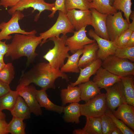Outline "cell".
<instances>
[{"mask_svg": "<svg viewBox=\"0 0 134 134\" xmlns=\"http://www.w3.org/2000/svg\"><path fill=\"white\" fill-rule=\"evenodd\" d=\"M90 2H91L93 1V0H88Z\"/></svg>", "mask_w": 134, "mask_h": 134, "instance_id": "49", "label": "cell"}, {"mask_svg": "<svg viewBox=\"0 0 134 134\" xmlns=\"http://www.w3.org/2000/svg\"><path fill=\"white\" fill-rule=\"evenodd\" d=\"M86 26L78 31H74L73 35L67 37L65 41L66 45L69 48V51L73 54L77 51L82 49L86 45L95 41L89 38L86 34Z\"/></svg>", "mask_w": 134, "mask_h": 134, "instance_id": "12", "label": "cell"}, {"mask_svg": "<svg viewBox=\"0 0 134 134\" xmlns=\"http://www.w3.org/2000/svg\"><path fill=\"white\" fill-rule=\"evenodd\" d=\"M114 55L120 58L128 60L132 62H134V46L117 47Z\"/></svg>", "mask_w": 134, "mask_h": 134, "instance_id": "35", "label": "cell"}, {"mask_svg": "<svg viewBox=\"0 0 134 134\" xmlns=\"http://www.w3.org/2000/svg\"><path fill=\"white\" fill-rule=\"evenodd\" d=\"M59 77L67 81H69L67 75L60 69L52 68L49 63L39 62L29 70L23 73L19 80L16 90L34 83L41 89L46 90L56 88L55 82Z\"/></svg>", "mask_w": 134, "mask_h": 134, "instance_id": "1", "label": "cell"}, {"mask_svg": "<svg viewBox=\"0 0 134 134\" xmlns=\"http://www.w3.org/2000/svg\"><path fill=\"white\" fill-rule=\"evenodd\" d=\"M7 124L5 119H0V134H8L7 130Z\"/></svg>", "mask_w": 134, "mask_h": 134, "instance_id": "41", "label": "cell"}, {"mask_svg": "<svg viewBox=\"0 0 134 134\" xmlns=\"http://www.w3.org/2000/svg\"><path fill=\"white\" fill-rule=\"evenodd\" d=\"M106 93H100L84 104H80L81 115L100 118L105 113L107 108Z\"/></svg>", "mask_w": 134, "mask_h": 134, "instance_id": "6", "label": "cell"}, {"mask_svg": "<svg viewBox=\"0 0 134 134\" xmlns=\"http://www.w3.org/2000/svg\"><path fill=\"white\" fill-rule=\"evenodd\" d=\"M78 85L80 91L81 99L85 102L101 93L100 89L93 81L89 80Z\"/></svg>", "mask_w": 134, "mask_h": 134, "instance_id": "23", "label": "cell"}, {"mask_svg": "<svg viewBox=\"0 0 134 134\" xmlns=\"http://www.w3.org/2000/svg\"><path fill=\"white\" fill-rule=\"evenodd\" d=\"M4 55L0 53V63H5L3 60Z\"/></svg>", "mask_w": 134, "mask_h": 134, "instance_id": "46", "label": "cell"}, {"mask_svg": "<svg viewBox=\"0 0 134 134\" xmlns=\"http://www.w3.org/2000/svg\"><path fill=\"white\" fill-rule=\"evenodd\" d=\"M102 60L98 58L89 65L84 68L80 69V74L77 80L70 84L73 86L87 82L90 77L94 75L98 69L102 66Z\"/></svg>", "mask_w": 134, "mask_h": 134, "instance_id": "19", "label": "cell"}, {"mask_svg": "<svg viewBox=\"0 0 134 134\" xmlns=\"http://www.w3.org/2000/svg\"><path fill=\"white\" fill-rule=\"evenodd\" d=\"M101 66L120 77L134 75V63L128 60L114 55L110 56L103 60Z\"/></svg>", "mask_w": 134, "mask_h": 134, "instance_id": "4", "label": "cell"}, {"mask_svg": "<svg viewBox=\"0 0 134 134\" xmlns=\"http://www.w3.org/2000/svg\"><path fill=\"white\" fill-rule=\"evenodd\" d=\"M98 44L96 41L84 46L82 49V55L79 60L78 66L79 68L86 67L98 59Z\"/></svg>", "mask_w": 134, "mask_h": 134, "instance_id": "18", "label": "cell"}, {"mask_svg": "<svg viewBox=\"0 0 134 134\" xmlns=\"http://www.w3.org/2000/svg\"><path fill=\"white\" fill-rule=\"evenodd\" d=\"M6 64L0 63V71L4 67Z\"/></svg>", "mask_w": 134, "mask_h": 134, "instance_id": "47", "label": "cell"}, {"mask_svg": "<svg viewBox=\"0 0 134 134\" xmlns=\"http://www.w3.org/2000/svg\"><path fill=\"white\" fill-rule=\"evenodd\" d=\"M11 90L9 84L0 80V98L5 95Z\"/></svg>", "mask_w": 134, "mask_h": 134, "instance_id": "40", "label": "cell"}, {"mask_svg": "<svg viewBox=\"0 0 134 134\" xmlns=\"http://www.w3.org/2000/svg\"><path fill=\"white\" fill-rule=\"evenodd\" d=\"M20 11H16L11 15L12 17L7 22L1 24V29L0 32V40H9L12 36L10 35L14 34H35L37 31L35 30L26 32L22 29L20 26L19 21L24 17V15Z\"/></svg>", "mask_w": 134, "mask_h": 134, "instance_id": "7", "label": "cell"}, {"mask_svg": "<svg viewBox=\"0 0 134 134\" xmlns=\"http://www.w3.org/2000/svg\"><path fill=\"white\" fill-rule=\"evenodd\" d=\"M46 90L45 89L36 90V98L40 107L47 110L61 114L63 112V106L56 105L50 101L48 97Z\"/></svg>", "mask_w": 134, "mask_h": 134, "instance_id": "22", "label": "cell"}, {"mask_svg": "<svg viewBox=\"0 0 134 134\" xmlns=\"http://www.w3.org/2000/svg\"><path fill=\"white\" fill-rule=\"evenodd\" d=\"M83 53L82 49L78 50L67 58L66 63L60 69L62 72L78 73L80 72L78 62L80 56Z\"/></svg>", "mask_w": 134, "mask_h": 134, "instance_id": "26", "label": "cell"}, {"mask_svg": "<svg viewBox=\"0 0 134 134\" xmlns=\"http://www.w3.org/2000/svg\"><path fill=\"white\" fill-rule=\"evenodd\" d=\"M100 118L102 134H111L116 127L111 118L105 113Z\"/></svg>", "mask_w": 134, "mask_h": 134, "instance_id": "37", "label": "cell"}, {"mask_svg": "<svg viewBox=\"0 0 134 134\" xmlns=\"http://www.w3.org/2000/svg\"><path fill=\"white\" fill-rule=\"evenodd\" d=\"M105 113L109 116L112 119L116 127L118 128L123 134H134V131L127 126L121 120L116 118L112 111L107 108Z\"/></svg>", "mask_w": 134, "mask_h": 134, "instance_id": "36", "label": "cell"}, {"mask_svg": "<svg viewBox=\"0 0 134 134\" xmlns=\"http://www.w3.org/2000/svg\"><path fill=\"white\" fill-rule=\"evenodd\" d=\"M119 11L113 15H108L106 19V28L110 40L115 41L129 27V24L123 18Z\"/></svg>", "mask_w": 134, "mask_h": 134, "instance_id": "8", "label": "cell"}, {"mask_svg": "<svg viewBox=\"0 0 134 134\" xmlns=\"http://www.w3.org/2000/svg\"><path fill=\"white\" fill-rule=\"evenodd\" d=\"M134 76L121 77L127 104L134 106Z\"/></svg>", "mask_w": 134, "mask_h": 134, "instance_id": "27", "label": "cell"}, {"mask_svg": "<svg viewBox=\"0 0 134 134\" xmlns=\"http://www.w3.org/2000/svg\"><path fill=\"white\" fill-rule=\"evenodd\" d=\"M91 8L101 13L107 15H113L117 11L111 4L109 0H93L91 2Z\"/></svg>", "mask_w": 134, "mask_h": 134, "instance_id": "28", "label": "cell"}, {"mask_svg": "<svg viewBox=\"0 0 134 134\" xmlns=\"http://www.w3.org/2000/svg\"><path fill=\"white\" fill-rule=\"evenodd\" d=\"M6 115L0 109V119H5Z\"/></svg>", "mask_w": 134, "mask_h": 134, "instance_id": "45", "label": "cell"}, {"mask_svg": "<svg viewBox=\"0 0 134 134\" xmlns=\"http://www.w3.org/2000/svg\"><path fill=\"white\" fill-rule=\"evenodd\" d=\"M66 14L70 23L76 31L88 25H91V14L90 9H71L67 10Z\"/></svg>", "mask_w": 134, "mask_h": 134, "instance_id": "13", "label": "cell"}, {"mask_svg": "<svg viewBox=\"0 0 134 134\" xmlns=\"http://www.w3.org/2000/svg\"><path fill=\"white\" fill-rule=\"evenodd\" d=\"M59 15L56 22L53 25L46 31L39 34L42 40L40 46L47 42L50 38L59 37L60 35H66L69 33H73L74 28L70 22L66 13L58 10Z\"/></svg>", "mask_w": 134, "mask_h": 134, "instance_id": "5", "label": "cell"}, {"mask_svg": "<svg viewBox=\"0 0 134 134\" xmlns=\"http://www.w3.org/2000/svg\"><path fill=\"white\" fill-rule=\"evenodd\" d=\"M80 104L77 102L70 103L66 106H63V112L64 114L63 118L66 123H75L76 124L80 122L81 116Z\"/></svg>", "mask_w": 134, "mask_h": 134, "instance_id": "24", "label": "cell"}, {"mask_svg": "<svg viewBox=\"0 0 134 134\" xmlns=\"http://www.w3.org/2000/svg\"><path fill=\"white\" fill-rule=\"evenodd\" d=\"M131 0H113L112 6L117 11L119 10L124 13L128 23H130V15L132 12Z\"/></svg>", "mask_w": 134, "mask_h": 134, "instance_id": "32", "label": "cell"}, {"mask_svg": "<svg viewBox=\"0 0 134 134\" xmlns=\"http://www.w3.org/2000/svg\"><path fill=\"white\" fill-rule=\"evenodd\" d=\"M23 120L13 116L12 119L8 123L7 130L8 133L11 134H25V124Z\"/></svg>", "mask_w": 134, "mask_h": 134, "instance_id": "30", "label": "cell"}, {"mask_svg": "<svg viewBox=\"0 0 134 134\" xmlns=\"http://www.w3.org/2000/svg\"><path fill=\"white\" fill-rule=\"evenodd\" d=\"M42 40L39 36H36L35 34H16L11 43L8 44V50L5 56L10 57L12 60L26 56L27 59V66H28L38 55L35 50Z\"/></svg>", "mask_w": 134, "mask_h": 134, "instance_id": "2", "label": "cell"}, {"mask_svg": "<svg viewBox=\"0 0 134 134\" xmlns=\"http://www.w3.org/2000/svg\"><path fill=\"white\" fill-rule=\"evenodd\" d=\"M65 0H56L55 2L54 10L48 16L50 18L53 17L55 14L57 10H60L65 13H66L65 5Z\"/></svg>", "mask_w": 134, "mask_h": 134, "instance_id": "38", "label": "cell"}, {"mask_svg": "<svg viewBox=\"0 0 134 134\" xmlns=\"http://www.w3.org/2000/svg\"><path fill=\"white\" fill-rule=\"evenodd\" d=\"M54 3H47L45 0H22L16 6L9 9L8 12L12 15L16 11H22L25 9L32 8L33 9L32 12L36 10L39 12L34 18V21H37L42 12L48 10L52 12L54 10Z\"/></svg>", "mask_w": 134, "mask_h": 134, "instance_id": "10", "label": "cell"}, {"mask_svg": "<svg viewBox=\"0 0 134 134\" xmlns=\"http://www.w3.org/2000/svg\"><path fill=\"white\" fill-rule=\"evenodd\" d=\"M94 75L93 81L100 89H105L121 81V77L112 73L102 66Z\"/></svg>", "mask_w": 134, "mask_h": 134, "instance_id": "16", "label": "cell"}, {"mask_svg": "<svg viewBox=\"0 0 134 134\" xmlns=\"http://www.w3.org/2000/svg\"><path fill=\"white\" fill-rule=\"evenodd\" d=\"M1 24L0 23V30H1Z\"/></svg>", "mask_w": 134, "mask_h": 134, "instance_id": "50", "label": "cell"}, {"mask_svg": "<svg viewBox=\"0 0 134 134\" xmlns=\"http://www.w3.org/2000/svg\"><path fill=\"white\" fill-rule=\"evenodd\" d=\"M125 46L128 47L134 46V32L132 34Z\"/></svg>", "mask_w": 134, "mask_h": 134, "instance_id": "43", "label": "cell"}, {"mask_svg": "<svg viewBox=\"0 0 134 134\" xmlns=\"http://www.w3.org/2000/svg\"><path fill=\"white\" fill-rule=\"evenodd\" d=\"M35 87L32 84L29 85L16 90L19 95L24 99L29 108L31 113L37 116L42 115L41 107L36 98Z\"/></svg>", "mask_w": 134, "mask_h": 134, "instance_id": "11", "label": "cell"}, {"mask_svg": "<svg viewBox=\"0 0 134 134\" xmlns=\"http://www.w3.org/2000/svg\"><path fill=\"white\" fill-rule=\"evenodd\" d=\"M111 134H123L121 131L116 127L112 132Z\"/></svg>", "mask_w": 134, "mask_h": 134, "instance_id": "44", "label": "cell"}, {"mask_svg": "<svg viewBox=\"0 0 134 134\" xmlns=\"http://www.w3.org/2000/svg\"><path fill=\"white\" fill-rule=\"evenodd\" d=\"M86 123L82 129H75L74 134H102L100 118L86 116Z\"/></svg>", "mask_w": 134, "mask_h": 134, "instance_id": "20", "label": "cell"}, {"mask_svg": "<svg viewBox=\"0 0 134 134\" xmlns=\"http://www.w3.org/2000/svg\"><path fill=\"white\" fill-rule=\"evenodd\" d=\"M88 35L98 44V58L103 61L110 56L114 55L117 47L114 42L100 37L92 29L89 31Z\"/></svg>", "mask_w": 134, "mask_h": 134, "instance_id": "14", "label": "cell"}, {"mask_svg": "<svg viewBox=\"0 0 134 134\" xmlns=\"http://www.w3.org/2000/svg\"><path fill=\"white\" fill-rule=\"evenodd\" d=\"M90 10L91 14L90 25L94 28V32L100 37L110 40L106 26V19L108 15L101 13L94 8H90Z\"/></svg>", "mask_w": 134, "mask_h": 134, "instance_id": "15", "label": "cell"}, {"mask_svg": "<svg viewBox=\"0 0 134 134\" xmlns=\"http://www.w3.org/2000/svg\"><path fill=\"white\" fill-rule=\"evenodd\" d=\"M66 35H62L60 37H52L47 41H52L54 46L49 49L43 56L47 61L52 68L54 69H60L64 65L66 58L70 56L68 53L69 49L65 43Z\"/></svg>", "mask_w": 134, "mask_h": 134, "instance_id": "3", "label": "cell"}, {"mask_svg": "<svg viewBox=\"0 0 134 134\" xmlns=\"http://www.w3.org/2000/svg\"><path fill=\"white\" fill-rule=\"evenodd\" d=\"M130 18L132 20V22L129 24L128 28L114 42L117 47L125 46L132 34L134 32V12L133 11L130 15Z\"/></svg>", "mask_w": 134, "mask_h": 134, "instance_id": "31", "label": "cell"}, {"mask_svg": "<svg viewBox=\"0 0 134 134\" xmlns=\"http://www.w3.org/2000/svg\"><path fill=\"white\" fill-rule=\"evenodd\" d=\"M80 94V91L78 86H73L69 84L67 88L62 89L61 91L62 106H64L69 103H78L81 100Z\"/></svg>", "mask_w": 134, "mask_h": 134, "instance_id": "21", "label": "cell"}, {"mask_svg": "<svg viewBox=\"0 0 134 134\" xmlns=\"http://www.w3.org/2000/svg\"><path fill=\"white\" fill-rule=\"evenodd\" d=\"M110 3L112 5L113 2V0H109Z\"/></svg>", "mask_w": 134, "mask_h": 134, "instance_id": "48", "label": "cell"}, {"mask_svg": "<svg viewBox=\"0 0 134 134\" xmlns=\"http://www.w3.org/2000/svg\"><path fill=\"white\" fill-rule=\"evenodd\" d=\"M22 0H0V6L7 8L16 6Z\"/></svg>", "mask_w": 134, "mask_h": 134, "instance_id": "39", "label": "cell"}, {"mask_svg": "<svg viewBox=\"0 0 134 134\" xmlns=\"http://www.w3.org/2000/svg\"><path fill=\"white\" fill-rule=\"evenodd\" d=\"M15 73L12 64L8 63L0 71V80L9 84L14 78Z\"/></svg>", "mask_w": 134, "mask_h": 134, "instance_id": "34", "label": "cell"}, {"mask_svg": "<svg viewBox=\"0 0 134 134\" xmlns=\"http://www.w3.org/2000/svg\"><path fill=\"white\" fill-rule=\"evenodd\" d=\"M19 96L17 90H11L0 98V109H6L10 111L13 108Z\"/></svg>", "mask_w": 134, "mask_h": 134, "instance_id": "29", "label": "cell"}, {"mask_svg": "<svg viewBox=\"0 0 134 134\" xmlns=\"http://www.w3.org/2000/svg\"><path fill=\"white\" fill-rule=\"evenodd\" d=\"M65 5L66 11L73 9L86 10L91 8V2L88 0H65Z\"/></svg>", "mask_w": 134, "mask_h": 134, "instance_id": "33", "label": "cell"}, {"mask_svg": "<svg viewBox=\"0 0 134 134\" xmlns=\"http://www.w3.org/2000/svg\"><path fill=\"white\" fill-rule=\"evenodd\" d=\"M112 112L117 118L121 120L133 131L134 130V106L127 103L118 107Z\"/></svg>", "mask_w": 134, "mask_h": 134, "instance_id": "17", "label": "cell"}, {"mask_svg": "<svg viewBox=\"0 0 134 134\" xmlns=\"http://www.w3.org/2000/svg\"><path fill=\"white\" fill-rule=\"evenodd\" d=\"M105 89L106 92L107 107L112 112L121 105L127 103L123 86L121 81Z\"/></svg>", "mask_w": 134, "mask_h": 134, "instance_id": "9", "label": "cell"}, {"mask_svg": "<svg viewBox=\"0 0 134 134\" xmlns=\"http://www.w3.org/2000/svg\"><path fill=\"white\" fill-rule=\"evenodd\" d=\"M13 116L23 120L31 117V112L23 98L19 96L12 109L10 111Z\"/></svg>", "mask_w": 134, "mask_h": 134, "instance_id": "25", "label": "cell"}, {"mask_svg": "<svg viewBox=\"0 0 134 134\" xmlns=\"http://www.w3.org/2000/svg\"><path fill=\"white\" fill-rule=\"evenodd\" d=\"M8 44L6 43V41H2L0 40V53L4 56L8 52Z\"/></svg>", "mask_w": 134, "mask_h": 134, "instance_id": "42", "label": "cell"}]
</instances>
